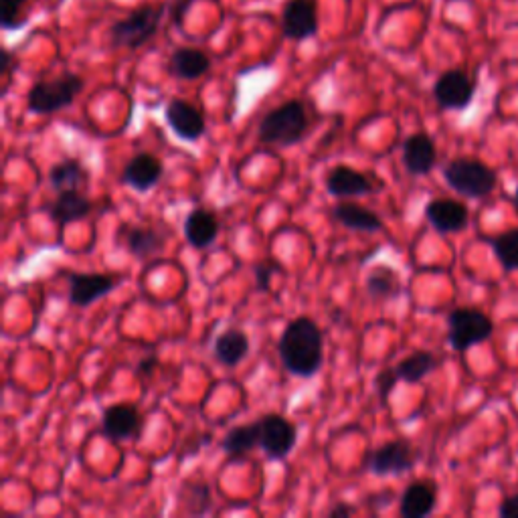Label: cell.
<instances>
[{
  "label": "cell",
  "instance_id": "6da1fadb",
  "mask_svg": "<svg viewBox=\"0 0 518 518\" xmlns=\"http://www.w3.org/2000/svg\"><path fill=\"white\" fill-rule=\"evenodd\" d=\"M278 355L290 375L300 379L314 377L324 361L322 330L308 316L294 318L280 336Z\"/></svg>",
  "mask_w": 518,
  "mask_h": 518
},
{
  "label": "cell",
  "instance_id": "7a4b0ae2",
  "mask_svg": "<svg viewBox=\"0 0 518 518\" xmlns=\"http://www.w3.org/2000/svg\"><path fill=\"white\" fill-rule=\"evenodd\" d=\"M444 179L452 191L466 199H484L496 189V172L478 158L462 156L444 166Z\"/></svg>",
  "mask_w": 518,
  "mask_h": 518
},
{
  "label": "cell",
  "instance_id": "3957f363",
  "mask_svg": "<svg viewBox=\"0 0 518 518\" xmlns=\"http://www.w3.org/2000/svg\"><path fill=\"white\" fill-rule=\"evenodd\" d=\"M308 118L302 102H286L259 122V140L264 144L290 148L306 136Z\"/></svg>",
  "mask_w": 518,
  "mask_h": 518
},
{
  "label": "cell",
  "instance_id": "277c9868",
  "mask_svg": "<svg viewBox=\"0 0 518 518\" xmlns=\"http://www.w3.org/2000/svg\"><path fill=\"white\" fill-rule=\"evenodd\" d=\"M81 90H83V79L79 75L63 73L55 79L35 83L27 96V104L33 114H39V116L55 114L71 106Z\"/></svg>",
  "mask_w": 518,
  "mask_h": 518
},
{
  "label": "cell",
  "instance_id": "5b68a950",
  "mask_svg": "<svg viewBox=\"0 0 518 518\" xmlns=\"http://www.w3.org/2000/svg\"><path fill=\"white\" fill-rule=\"evenodd\" d=\"M494 332L492 320L476 308H456L448 316V342L458 353L486 342Z\"/></svg>",
  "mask_w": 518,
  "mask_h": 518
},
{
  "label": "cell",
  "instance_id": "8992f818",
  "mask_svg": "<svg viewBox=\"0 0 518 518\" xmlns=\"http://www.w3.org/2000/svg\"><path fill=\"white\" fill-rule=\"evenodd\" d=\"M164 17V7L162 5H152V7H140L128 17L120 19L112 31V45L114 47H126V49H138L146 45L158 31L160 21Z\"/></svg>",
  "mask_w": 518,
  "mask_h": 518
},
{
  "label": "cell",
  "instance_id": "52a82bcc",
  "mask_svg": "<svg viewBox=\"0 0 518 518\" xmlns=\"http://www.w3.org/2000/svg\"><path fill=\"white\" fill-rule=\"evenodd\" d=\"M259 448L270 460H284L296 446V425L280 413H268L257 419Z\"/></svg>",
  "mask_w": 518,
  "mask_h": 518
},
{
  "label": "cell",
  "instance_id": "ba28073f",
  "mask_svg": "<svg viewBox=\"0 0 518 518\" xmlns=\"http://www.w3.org/2000/svg\"><path fill=\"white\" fill-rule=\"evenodd\" d=\"M476 85L474 81L460 69L446 71L438 77L434 85V98L442 110L462 112L474 100Z\"/></svg>",
  "mask_w": 518,
  "mask_h": 518
},
{
  "label": "cell",
  "instance_id": "9c48e42d",
  "mask_svg": "<svg viewBox=\"0 0 518 518\" xmlns=\"http://www.w3.org/2000/svg\"><path fill=\"white\" fill-rule=\"evenodd\" d=\"M415 466V454L409 442L393 440L373 452L369 470L375 476H401Z\"/></svg>",
  "mask_w": 518,
  "mask_h": 518
},
{
  "label": "cell",
  "instance_id": "30bf717a",
  "mask_svg": "<svg viewBox=\"0 0 518 518\" xmlns=\"http://www.w3.org/2000/svg\"><path fill=\"white\" fill-rule=\"evenodd\" d=\"M164 118L170 130L185 142H197L205 134V118L199 108L185 100H170L164 108Z\"/></svg>",
  "mask_w": 518,
  "mask_h": 518
},
{
  "label": "cell",
  "instance_id": "8fae6325",
  "mask_svg": "<svg viewBox=\"0 0 518 518\" xmlns=\"http://www.w3.org/2000/svg\"><path fill=\"white\" fill-rule=\"evenodd\" d=\"M142 417L132 403L110 405L102 415V436L110 442H126L140 434Z\"/></svg>",
  "mask_w": 518,
  "mask_h": 518
},
{
  "label": "cell",
  "instance_id": "7c38bea8",
  "mask_svg": "<svg viewBox=\"0 0 518 518\" xmlns=\"http://www.w3.org/2000/svg\"><path fill=\"white\" fill-rule=\"evenodd\" d=\"M284 35L292 41H304L316 35L318 15L314 0H288L282 13Z\"/></svg>",
  "mask_w": 518,
  "mask_h": 518
},
{
  "label": "cell",
  "instance_id": "4fadbf2b",
  "mask_svg": "<svg viewBox=\"0 0 518 518\" xmlns=\"http://www.w3.org/2000/svg\"><path fill=\"white\" fill-rule=\"evenodd\" d=\"M162 175H164L162 162L154 154L142 152V154L132 156L126 162L124 172H122V181L136 193H148L160 183Z\"/></svg>",
  "mask_w": 518,
  "mask_h": 518
},
{
  "label": "cell",
  "instance_id": "5bb4252c",
  "mask_svg": "<svg viewBox=\"0 0 518 518\" xmlns=\"http://www.w3.org/2000/svg\"><path fill=\"white\" fill-rule=\"evenodd\" d=\"M425 219L440 233H458L468 227L470 211L456 199H434L425 205Z\"/></svg>",
  "mask_w": 518,
  "mask_h": 518
},
{
  "label": "cell",
  "instance_id": "9a60e30c",
  "mask_svg": "<svg viewBox=\"0 0 518 518\" xmlns=\"http://www.w3.org/2000/svg\"><path fill=\"white\" fill-rule=\"evenodd\" d=\"M67 280H69V302L79 308L92 306L100 298L108 296L116 286L114 278L104 276V274L71 272L67 276Z\"/></svg>",
  "mask_w": 518,
  "mask_h": 518
},
{
  "label": "cell",
  "instance_id": "2e32d148",
  "mask_svg": "<svg viewBox=\"0 0 518 518\" xmlns=\"http://www.w3.org/2000/svg\"><path fill=\"white\" fill-rule=\"evenodd\" d=\"M438 162V150L436 142L431 140L425 132L413 134L403 144V164L409 175L413 177H425L436 168Z\"/></svg>",
  "mask_w": 518,
  "mask_h": 518
},
{
  "label": "cell",
  "instance_id": "e0dca14e",
  "mask_svg": "<svg viewBox=\"0 0 518 518\" xmlns=\"http://www.w3.org/2000/svg\"><path fill=\"white\" fill-rule=\"evenodd\" d=\"M326 191L336 199H355L369 195L373 191V183L357 168L340 164L328 172Z\"/></svg>",
  "mask_w": 518,
  "mask_h": 518
},
{
  "label": "cell",
  "instance_id": "ac0fdd59",
  "mask_svg": "<svg viewBox=\"0 0 518 518\" xmlns=\"http://www.w3.org/2000/svg\"><path fill=\"white\" fill-rule=\"evenodd\" d=\"M438 488L429 480L411 482L399 500V512L405 518H425L436 510Z\"/></svg>",
  "mask_w": 518,
  "mask_h": 518
},
{
  "label": "cell",
  "instance_id": "d6986e66",
  "mask_svg": "<svg viewBox=\"0 0 518 518\" xmlns=\"http://www.w3.org/2000/svg\"><path fill=\"white\" fill-rule=\"evenodd\" d=\"M92 207V201L81 191H61L57 193L55 201L47 205V213L57 225H69L88 217Z\"/></svg>",
  "mask_w": 518,
  "mask_h": 518
},
{
  "label": "cell",
  "instance_id": "ffe728a7",
  "mask_svg": "<svg viewBox=\"0 0 518 518\" xmlns=\"http://www.w3.org/2000/svg\"><path fill=\"white\" fill-rule=\"evenodd\" d=\"M211 67V59L193 47H179L172 51L170 59H168V71L185 81L191 79H199L203 77Z\"/></svg>",
  "mask_w": 518,
  "mask_h": 518
},
{
  "label": "cell",
  "instance_id": "44dd1931",
  "mask_svg": "<svg viewBox=\"0 0 518 518\" xmlns=\"http://www.w3.org/2000/svg\"><path fill=\"white\" fill-rule=\"evenodd\" d=\"M215 359L225 367H237L249 355V336L239 328H227L215 338Z\"/></svg>",
  "mask_w": 518,
  "mask_h": 518
},
{
  "label": "cell",
  "instance_id": "7402d4cb",
  "mask_svg": "<svg viewBox=\"0 0 518 518\" xmlns=\"http://www.w3.org/2000/svg\"><path fill=\"white\" fill-rule=\"evenodd\" d=\"M88 179H90L88 168H85L77 158H65L49 170V187L55 193L79 191L83 185H88Z\"/></svg>",
  "mask_w": 518,
  "mask_h": 518
},
{
  "label": "cell",
  "instance_id": "603a6c76",
  "mask_svg": "<svg viewBox=\"0 0 518 518\" xmlns=\"http://www.w3.org/2000/svg\"><path fill=\"white\" fill-rule=\"evenodd\" d=\"M219 235V221L207 209H195L185 221V237L195 249H207Z\"/></svg>",
  "mask_w": 518,
  "mask_h": 518
},
{
  "label": "cell",
  "instance_id": "cb8c5ba5",
  "mask_svg": "<svg viewBox=\"0 0 518 518\" xmlns=\"http://www.w3.org/2000/svg\"><path fill=\"white\" fill-rule=\"evenodd\" d=\"M332 211H334V219L338 223H342L344 227H349L353 231L377 233L383 229L381 217L357 203H338V205H334Z\"/></svg>",
  "mask_w": 518,
  "mask_h": 518
},
{
  "label": "cell",
  "instance_id": "d4e9b609",
  "mask_svg": "<svg viewBox=\"0 0 518 518\" xmlns=\"http://www.w3.org/2000/svg\"><path fill=\"white\" fill-rule=\"evenodd\" d=\"M438 367V359L434 357V353L429 351H415L411 353L407 359H403L395 371L399 375V381H405L409 385L423 381L429 373H434Z\"/></svg>",
  "mask_w": 518,
  "mask_h": 518
},
{
  "label": "cell",
  "instance_id": "484cf974",
  "mask_svg": "<svg viewBox=\"0 0 518 518\" xmlns=\"http://www.w3.org/2000/svg\"><path fill=\"white\" fill-rule=\"evenodd\" d=\"M164 249V235L152 227H134L128 233V251L136 259H148Z\"/></svg>",
  "mask_w": 518,
  "mask_h": 518
},
{
  "label": "cell",
  "instance_id": "4316f807",
  "mask_svg": "<svg viewBox=\"0 0 518 518\" xmlns=\"http://www.w3.org/2000/svg\"><path fill=\"white\" fill-rule=\"evenodd\" d=\"M259 448V427L257 421L249 423V425H237L233 429L227 431L225 442H223V450L231 456V458H239L251 450Z\"/></svg>",
  "mask_w": 518,
  "mask_h": 518
},
{
  "label": "cell",
  "instance_id": "83f0119b",
  "mask_svg": "<svg viewBox=\"0 0 518 518\" xmlns=\"http://www.w3.org/2000/svg\"><path fill=\"white\" fill-rule=\"evenodd\" d=\"M367 292L375 300H389L399 296L401 282L397 272L389 266H375L367 276Z\"/></svg>",
  "mask_w": 518,
  "mask_h": 518
},
{
  "label": "cell",
  "instance_id": "f1b7e54d",
  "mask_svg": "<svg viewBox=\"0 0 518 518\" xmlns=\"http://www.w3.org/2000/svg\"><path fill=\"white\" fill-rule=\"evenodd\" d=\"M492 251L506 272L518 270V229L504 231L492 241Z\"/></svg>",
  "mask_w": 518,
  "mask_h": 518
},
{
  "label": "cell",
  "instance_id": "f546056e",
  "mask_svg": "<svg viewBox=\"0 0 518 518\" xmlns=\"http://www.w3.org/2000/svg\"><path fill=\"white\" fill-rule=\"evenodd\" d=\"M181 504L185 506V512L189 514H207L211 508V488L203 482L197 484H185L179 494Z\"/></svg>",
  "mask_w": 518,
  "mask_h": 518
},
{
  "label": "cell",
  "instance_id": "4dcf8cb0",
  "mask_svg": "<svg viewBox=\"0 0 518 518\" xmlns=\"http://www.w3.org/2000/svg\"><path fill=\"white\" fill-rule=\"evenodd\" d=\"M27 3L29 0H0V25H3V29L15 31L27 23V19L21 17V11Z\"/></svg>",
  "mask_w": 518,
  "mask_h": 518
},
{
  "label": "cell",
  "instance_id": "1f68e13d",
  "mask_svg": "<svg viewBox=\"0 0 518 518\" xmlns=\"http://www.w3.org/2000/svg\"><path fill=\"white\" fill-rule=\"evenodd\" d=\"M397 383H399V375H397L395 369H383V371L377 373V377H375V389H377V393H379V397H381V403H387V399H389V395L393 393V389H395Z\"/></svg>",
  "mask_w": 518,
  "mask_h": 518
},
{
  "label": "cell",
  "instance_id": "d6a6232c",
  "mask_svg": "<svg viewBox=\"0 0 518 518\" xmlns=\"http://www.w3.org/2000/svg\"><path fill=\"white\" fill-rule=\"evenodd\" d=\"M276 272H280V266L276 262H262L259 266H255V284L259 292L270 290V284Z\"/></svg>",
  "mask_w": 518,
  "mask_h": 518
},
{
  "label": "cell",
  "instance_id": "836d02e7",
  "mask_svg": "<svg viewBox=\"0 0 518 518\" xmlns=\"http://www.w3.org/2000/svg\"><path fill=\"white\" fill-rule=\"evenodd\" d=\"M498 514L500 518H518V494L504 498L498 506Z\"/></svg>",
  "mask_w": 518,
  "mask_h": 518
},
{
  "label": "cell",
  "instance_id": "e575fe53",
  "mask_svg": "<svg viewBox=\"0 0 518 518\" xmlns=\"http://www.w3.org/2000/svg\"><path fill=\"white\" fill-rule=\"evenodd\" d=\"M355 514V506L347 504V502H336L328 512L326 516L328 518H347V516H353Z\"/></svg>",
  "mask_w": 518,
  "mask_h": 518
},
{
  "label": "cell",
  "instance_id": "d590c367",
  "mask_svg": "<svg viewBox=\"0 0 518 518\" xmlns=\"http://www.w3.org/2000/svg\"><path fill=\"white\" fill-rule=\"evenodd\" d=\"M158 367V359L156 357H146V359H142L140 363H138V367H136V373L138 375H152V371Z\"/></svg>",
  "mask_w": 518,
  "mask_h": 518
},
{
  "label": "cell",
  "instance_id": "8d00e7d4",
  "mask_svg": "<svg viewBox=\"0 0 518 518\" xmlns=\"http://www.w3.org/2000/svg\"><path fill=\"white\" fill-rule=\"evenodd\" d=\"M189 5H191V0H181V5L177 3V7H175V21L183 23V17L189 11Z\"/></svg>",
  "mask_w": 518,
  "mask_h": 518
},
{
  "label": "cell",
  "instance_id": "74e56055",
  "mask_svg": "<svg viewBox=\"0 0 518 518\" xmlns=\"http://www.w3.org/2000/svg\"><path fill=\"white\" fill-rule=\"evenodd\" d=\"M512 201H514V207L518 209V187H516V191H514V199H512Z\"/></svg>",
  "mask_w": 518,
  "mask_h": 518
}]
</instances>
